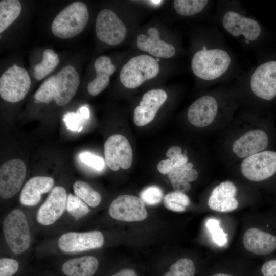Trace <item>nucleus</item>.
<instances>
[{"label": "nucleus", "instance_id": "f257e3e1", "mask_svg": "<svg viewBox=\"0 0 276 276\" xmlns=\"http://www.w3.org/2000/svg\"><path fill=\"white\" fill-rule=\"evenodd\" d=\"M88 18L89 13L85 4L81 2L72 3L55 17L51 25L52 32L60 38H73L83 30Z\"/></svg>", "mask_w": 276, "mask_h": 276}, {"label": "nucleus", "instance_id": "f03ea898", "mask_svg": "<svg viewBox=\"0 0 276 276\" xmlns=\"http://www.w3.org/2000/svg\"><path fill=\"white\" fill-rule=\"evenodd\" d=\"M231 59L228 53L220 49L201 50L193 56L191 67L194 74L203 80H213L228 68Z\"/></svg>", "mask_w": 276, "mask_h": 276}, {"label": "nucleus", "instance_id": "7ed1b4c3", "mask_svg": "<svg viewBox=\"0 0 276 276\" xmlns=\"http://www.w3.org/2000/svg\"><path fill=\"white\" fill-rule=\"evenodd\" d=\"M159 70V64L155 59L145 54L136 56L122 67L120 81L127 88H135L145 81L155 77Z\"/></svg>", "mask_w": 276, "mask_h": 276}, {"label": "nucleus", "instance_id": "20e7f679", "mask_svg": "<svg viewBox=\"0 0 276 276\" xmlns=\"http://www.w3.org/2000/svg\"><path fill=\"white\" fill-rule=\"evenodd\" d=\"M3 230L6 242L10 250L19 254L29 247L31 236L26 215L19 209H15L5 217Z\"/></svg>", "mask_w": 276, "mask_h": 276}, {"label": "nucleus", "instance_id": "39448f33", "mask_svg": "<svg viewBox=\"0 0 276 276\" xmlns=\"http://www.w3.org/2000/svg\"><path fill=\"white\" fill-rule=\"evenodd\" d=\"M31 84V79L27 71L13 64L1 76V97L7 102H18L28 94Z\"/></svg>", "mask_w": 276, "mask_h": 276}, {"label": "nucleus", "instance_id": "423d86ee", "mask_svg": "<svg viewBox=\"0 0 276 276\" xmlns=\"http://www.w3.org/2000/svg\"><path fill=\"white\" fill-rule=\"evenodd\" d=\"M241 169L244 176L251 181L266 180L276 173V152L265 150L245 158Z\"/></svg>", "mask_w": 276, "mask_h": 276}, {"label": "nucleus", "instance_id": "0eeeda50", "mask_svg": "<svg viewBox=\"0 0 276 276\" xmlns=\"http://www.w3.org/2000/svg\"><path fill=\"white\" fill-rule=\"evenodd\" d=\"M126 28L124 23L112 10H101L96 20V33L98 38L109 45H116L125 38Z\"/></svg>", "mask_w": 276, "mask_h": 276}, {"label": "nucleus", "instance_id": "6e6552de", "mask_svg": "<svg viewBox=\"0 0 276 276\" xmlns=\"http://www.w3.org/2000/svg\"><path fill=\"white\" fill-rule=\"evenodd\" d=\"M105 162L113 171L120 167L127 169L132 162L133 153L128 140L123 135L114 134L109 136L104 146Z\"/></svg>", "mask_w": 276, "mask_h": 276}, {"label": "nucleus", "instance_id": "1a4fd4ad", "mask_svg": "<svg viewBox=\"0 0 276 276\" xmlns=\"http://www.w3.org/2000/svg\"><path fill=\"white\" fill-rule=\"evenodd\" d=\"M26 167L20 159H11L0 168V196L8 199L21 189L26 175Z\"/></svg>", "mask_w": 276, "mask_h": 276}, {"label": "nucleus", "instance_id": "9d476101", "mask_svg": "<svg viewBox=\"0 0 276 276\" xmlns=\"http://www.w3.org/2000/svg\"><path fill=\"white\" fill-rule=\"evenodd\" d=\"M110 216L122 221H138L145 219L147 212L145 203L140 198L130 195L118 196L109 208Z\"/></svg>", "mask_w": 276, "mask_h": 276}, {"label": "nucleus", "instance_id": "9b49d317", "mask_svg": "<svg viewBox=\"0 0 276 276\" xmlns=\"http://www.w3.org/2000/svg\"><path fill=\"white\" fill-rule=\"evenodd\" d=\"M250 86L259 98L267 101L273 99L276 96V61L259 65L251 76Z\"/></svg>", "mask_w": 276, "mask_h": 276}, {"label": "nucleus", "instance_id": "f8f14e48", "mask_svg": "<svg viewBox=\"0 0 276 276\" xmlns=\"http://www.w3.org/2000/svg\"><path fill=\"white\" fill-rule=\"evenodd\" d=\"M104 237L98 231L88 232H68L62 234L58 240V246L64 252L73 253L101 247Z\"/></svg>", "mask_w": 276, "mask_h": 276}, {"label": "nucleus", "instance_id": "ddd939ff", "mask_svg": "<svg viewBox=\"0 0 276 276\" xmlns=\"http://www.w3.org/2000/svg\"><path fill=\"white\" fill-rule=\"evenodd\" d=\"M80 84V77L75 68L68 65L55 75L53 100L59 106L67 104L76 94Z\"/></svg>", "mask_w": 276, "mask_h": 276}, {"label": "nucleus", "instance_id": "4468645a", "mask_svg": "<svg viewBox=\"0 0 276 276\" xmlns=\"http://www.w3.org/2000/svg\"><path fill=\"white\" fill-rule=\"evenodd\" d=\"M67 199V195L64 188L61 186L54 187L37 212V222L43 225L54 223L66 209Z\"/></svg>", "mask_w": 276, "mask_h": 276}, {"label": "nucleus", "instance_id": "2eb2a0df", "mask_svg": "<svg viewBox=\"0 0 276 276\" xmlns=\"http://www.w3.org/2000/svg\"><path fill=\"white\" fill-rule=\"evenodd\" d=\"M167 99L166 92L162 89H154L146 92L139 105L134 109V123L139 126H143L151 122Z\"/></svg>", "mask_w": 276, "mask_h": 276}, {"label": "nucleus", "instance_id": "dca6fc26", "mask_svg": "<svg viewBox=\"0 0 276 276\" xmlns=\"http://www.w3.org/2000/svg\"><path fill=\"white\" fill-rule=\"evenodd\" d=\"M222 24L225 30L233 36L243 35L249 41L257 39L261 32V27L257 21L233 11L224 14Z\"/></svg>", "mask_w": 276, "mask_h": 276}, {"label": "nucleus", "instance_id": "f3484780", "mask_svg": "<svg viewBox=\"0 0 276 276\" xmlns=\"http://www.w3.org/2000/svg\"><path fill=\"white\" fill-rule=\"evenodd\" d=\"M218 111V104L214 97L202 96L194 101L189 107L187 118L189 122L197 127H204L214 120Z\"/></svg>", "mask_w": 276, "mask_h": 276}, {"label": "nucleus", "instance_id": "a211bd4d", "mask_svg": "<svg viewBox=\"0 0 276 276\" xmlns=\"http://www.w3.org/2000/svg\"><path fill=\"white\" fill-rule=\"evenodd\" d=\"M269 144L267 133L261 129L251 130L234 143L233 151L239 158H247L264 151Z\"/></svg>", "mask_w": 276, "mask_h": 276}, {"label": "nucleus", "instance_id": "6ab92c4d", "mask_svg": "<svg viewBox=\"0 0 276 276\" xmlns=\"http://www.w3.org/2000/svg\"><path fill=\"white\" fill-rule=\"evenodd\" d=\"M237 189L230 181H225L216 186L212 191L208 205L213 210L227 212L236 209L238 202L235 198Z\"/></svg>", "mask_w": 276, "mask_h": 276}, {"label": "nucleus", "instance_id": "aec40b11", "mask_svg": "<svg viewBox=\"0 0 276 276\" xmlns=\"http://www.w3.org/2000/svg\"><path fill=\"white\" fill-rule=\"evenodd\" d=\"M243 242L248 251L256 255H268L276 249V236L257 228L244 233Z\"/></svg>", "mask_w": 276, "mask_h": 276}, {"label": "nucleus", "instance_id": "412c9836", "mask_svg": "<svg viewBox=\"0 0 276 276\" xmlns=\"http://www.w3.org/2000/svg\"><path fill=\"white\" fill-rule=\"evenodd\" d=\"M148 34L149 36L143 34L137 36V45L140 50L147 52L152 56L164 58H169L174 55L175 47L160 39L159 31L156 28H149Z\"/></svg>", "mask_w": 276, "mask_h": 276}, {"label": "nucleus", "instance_id": "4be33fe9", "mask_svg": "<svg viewBox=\"0 0 276 276\" xmlns=\"http://www.w3.org/2000/svg\"><path fill=\"white\" fill-rule=\"evenodd\" d=\"M54 180L47 176H35L30 179L24 185L19 200L26 206H34L40 201L41 195L51 191Z\"/></svg>", "mask_w": 276, "mask_h": 276}, {"label": "nucleus", "instance_id": "5701e85b", "mask_svg": "<svg viewBox=\"0 0 276 276\" xmlns=\"http://www.w3.org/2000/svg\"><path fill=\"white\" fill-rule=\"evenodd\" d=\"M96 72V78L87 86L88 93L92 96H96L104 90L109 83V77L116 70L115 66L107 56H100L94 64Z\"/></svg>", "mask_w": 276, "mask_h": 276}, {"label": "nucleus", "instance_id": "b1692460", "mask_svg": "<svg viewBox=\"0 0 276 276\" xmlns=\"http://www.w3.org/2000/svg\"><path fill=\"white\" fill-rule=\"evenodd\" d=\"M98 265L96 257L85 256L67 260L62 265L61 270L66 276H92Z\"/></svg>", "mask_w": 276, "mask_h": 276}, {"label": "nucleus", "instance_id": "393cba45", "mask_svg": "<svg viewBox=\"0 0 276 276\" xmlns=\"http://www.w3.org/2000/svg\"><path fill=\"white\" fill-rule=\"evenodd\" d=\"M193 167L192 163L187 162L169 173V179L175 191L186 193L190 191L191 187L189 182L195 180L198 176V172L192 169Z\"/></svg>", "mask_w": 276, "mask_h": 276}, {"label": "nucleus", "instance_id": "a878e982", "mask_svg": "<svg viewBox=\"0 0 276 276\" xmlns=\"http://www.w3.org/2000/svg\"><path fill=\"white\" fill-rule=\"evenodd\" d=\"M21 10L18 0L0 1V33L3 32L18 17Z\"/></svg>", "mask_w": 276, "mask_h": 276}, {"label": "nucleus", "instance_id": "bb28decb", "mask_svg": "<svg viewBox=\"0 0 276 276\" xmlns=\"http://www.w3.org/2000/svg\"><path fill=\"white\" fill-rule=\"evenodd\" d=\"M59 62L57 54L51 49H45L43 53L42 61L35 66V78L38 80H42L54 70Z\"/></svg>", "mask_w": 276, "mask_h": 276}, {"label": "nucleus", "instance_id": "cd10ccee", "mask_svg": "<svg viewBox=\"0 0 276 276\" xmlns=\"http://www.w3.org/2000/svg\"><path fill=\"white\" fill-rule=\"evenodd\" d=\"M73 187L76 196L88 205L95 208L101 202V195L94 190L88 183L78 180L74 183Z\"/></svg>", "mask_w": 276, "mask_h": 276}, {"label": "nucleus", "instance_id": "c85d7f7f", "mask_svg": "<svg viewBox=\"0 0 276 276\" xmlns=\"http://www.w3.org/2000/svg\"><path fill=\"white\" fill-rule=\"evenodd\" d=\"M208 3L205 0H175L174 7L182 16H191L201 11Z\"/></svg>", "mask_w": 276, "mask_h": 276}, {"label": "nucleus", "instance_id": "c756f323", "mask_svg": "<svg viewBox=\"0 0 276 276\" xmlns=\"http://www.w3.org/2000/svg\"><path fill=\"white\" fill-rule=\"evenodd\" d=\"M89 117V112L86 106H82L76 113L68 112L63 116V120L65 123L67 129L80 132L83 128L81 124Z\"/></svg>", "mask_w": 276, "mask_h": 276}, {"label": "nucleus", "instance_id": "7c9ffc66", "mask_svg": "<svg viewBox=\"0 0 276 276\" xmlns=\"http://www.w3.org/2000/svg\"><path fill=\"white\" fill-rule=\"evenodd\" d=\"M163 202L168 210L183 212L190 204V199L184 193L174 191L166 195L163 198Z\"/></svg>", "mask_w": 276, "mask_h": 276}, {"label": "nucleus", "instance_id": "2f4dec72", "mask_svg": "<svg viewBox=\"0 0 276 276\" xmlns=\"http://www.w3.org/2000/svg\"><path fill=\"white\" fill-rule=\"evenodd\" d=\"M195 267L190 259L182 258L172 264L163 276H194Z\"/></svg>", "mask_w": 276, "mask_h": 276}, {"label": "nucleus", "instance_id": "473e14b6", "mask_svg": "<svg viewBox=\"0 0 276 276\" xmlns=\"http://www.w3.org/2000/svg\"><path fill=\"white\" fill-rule=\"evenodd\" d=\"M55 75L45 80L34 95V102L48 104L53 100Z\"/></svg>", "mask_w": 276, "mask_h": 276}, {"label": "nucleus", "instance_id": "72a5a7b5", "mask_svg": "<svg viewBox=\"0 0 276 276\" xmlns=\"http://www.w3.org/2000/svg\"><path fill=\"white\" fill-rule=\"evenodd\" d=\"M66 210L75 219L78 220L88 214L90 211L87 204L76 196H67Z\"/></svg>", "mask_w": 276, "mask_h": 276}, {"label": "nucleus", "instance_id": "f704fd0d", "mask_svg": "<svg viewBox=\"0 0 276 276\" xmlns=\"http://www.w3.org/2000/svg\"><path fill=\"white\" fill-rule=\"evenodd\" d=\"M188 157L184 154L161 160L157 165V169L163 174H169L173 169L183 165L188 162Z\"/></svg>", "mask_w": 276, "mask_h": 276}, {"label": "nucleus", "instance_id": "c9c22d12", "mask_svg": "<svg viewBox=\"0 0 276 276\" xmlns=\"http://www.w3.org/2000/svg\"><path fill=\"white\" fill-rule=\"evenodd\" d=\"M206 226L216 244L220 246L226 244L228 235L220 227L219 221L213 218L209 219L206 221Z\"/></svg>", "mask_w": 276, "mask_h": 276}, {"label": "nucleus", "instance_id": "e433bc0d", "mask_svg": "<svg viewBox=\"0 0 276 276\" xmlns=\"http://www.w3.org/2000/svg\"><path fill=\"white\" fill-rule=\"evenodd\" d=\"M163 193L160 188L157 186H149L144 189L140 194L142 200L148 205H155L162 200Z\"/></svg>", "mask_w": 276, "mask_h": 276}, {"label": "nucleus", "instance_id": "4c0bfd02", "mask_svg": "<svg viewBox=\"0 0 276 276\" xmlns=\"http://www.w3.org/2000/svg\"><path fill=\"white\" fill-rule=\"evenodd\" d=\"M79 158L82 163L97 170H102L105 166L102 157L88 152L80 153Z\"/></svg>", "mask_w": 276, "mask_h": 276}, {"label": "nucleus", "instance_id": "58836bf2", "mask_svg": "<svg viewBox=\"0 0 276 276\" xmlns=\"http://www.w3.org/2000/svg\"><path fill=\"white\" fill-rule=\"evenodd\" d=\"M18 268V263L13 259L3 258L0 259V276H12Z\"/></svg>", "mask_w": 276, "mask_h": 276}, {"label": "nucleus", "instance_id": "ea45409f", "mask_svg": "<svg viewBox=\"0 0 276 276\" xmlns=\"http://www.w3.org/2000/svg\"><path fill=\"white\" fill-rule=\"evenodd\" d=\"M261 271L264 276H276V259L266 262L262 266Z\"/></svg>", "mask_w": 276, "mask_h": 276}, {"label": "nucleus", "instance_id": "a19ab883", "mask_svg": "<svg viewBox=\"0 0 276 276\" xmlns=\"http://www.w3.org/2000/svg\"><path fill=\"white\" fill-rule=\"evenodd\" d=\"M182 154V149L178 146H173L170 147L166 153L168 158Z\"/></svg>", "mask_w": 276, "mask_h": 276}, {"label": "nucleus", "instance_id": "79ce46f5", "mask_svg": "<svg viewBox=\"0 0 276 276\" xmlns=\"http://www.w3.org/2000/svg\"><path fill=\"white\" fill-rule=\"evenodd\" d=\"M112 276H137L136 272L132 269H125L120 270Z\"/></svg>", "mask_w": 276, "mask_h": 276}, {"label": "nucleus", "instance_id": "37998d69", "mask_svg": "<svg viewBox=\"0 0 276 276\" xmlns=\"http://www.w3.org/2000/svg\"><path fill=\"white\" fill-rule=\"evenodd\" d=\"M213 276H232V275H230L229 274H225V273H218V274H216Z\"/></svg>", "mask_w": 276, "mask_h": 276}, {"label": "nucleus", "instance_id": "c03bdc74", "mask_svg": "<svg viewBox=\"0 0 276 276\" xmlns=\"http://www.w3.org/2000/svg\"><path fill=\"white\" fill-rule=\"evenodd\" d=\"M161 1H151L150 2H153V3H159V2H160Z\"/></svg>", "mask_w": 276, "mask_h": 276}, {"label": "nucleus", "instance_id": "a18cd8bd", "mask_svg": "<svg viewBox=\"0 0 276 276\" xmlns=\"http://www.w3.org/2000/svg\"><path fill=\"white\" fill-rule=\"evenodd\" d=\"M202 50H207L206 47L205 46H203L202 47Z\"/></svg>", "mask_w": 276, "mask_h": 276}, {"label": "nucleus", "instance_id": "49530a36", "mask_svg": "<svg viewBox=\"0 0 276 276\" xmlns=\"http://www.w3.org/2000/svg\"><path fill=\"white\" fill-rule=\"evenodd\" d=\"M245 42H246L247 43H249V40H245Z\"/></svg>", "mask_w": 276, "mask_h": 276}]
</instances>
